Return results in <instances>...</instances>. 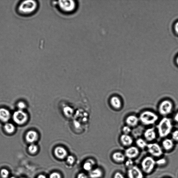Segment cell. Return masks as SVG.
Segmentation results:
<instances>
[{
	"label": "cell",
	"instance_id": "d4e9b609",
	"mask_svg": "<svg viewBox=\"0 0 178 178\" xmlns=\"http://www.w3.org/2000/svg\"><path fill=\"white\" fill-rule=\"evenodd\" d=\"M0 174L2 178H7L9 175V172L7 169H3L0 171Z\"/></svg>",
	"mask_w": 178,
	"mask_h": 178
},
{
	"label": "cell",
	"instance_id": "ba28073f",
	"mask_svg": "<svg viewBox=\"0 0 178 178\" xmlns=\"http://www.w3.org/2000/svg\"><path fill=\"white\" fill-rule=\"evenodd\" d=\"M13 118L16 124L18 125H22L27 121L28 115L24 111L19 110L14 113Z\"/></svg>",
	"mask_w": 178,
	"mask_h": 178
},
{
	"label": "cell",
	"instance_id": "9c48e42d",
	"mask_svg": "<svg viewBox=\"0 0 178 178\" xmlns=\"http://www.w3.org/2000/svg\"><path fill=\"white\" fill-rule=\"evenodd\" d=\"M127 176L128 178H144L142 171L136 166L128 169Z\"/></svg>",
	"mask_w": 178,
	"mask_h": 178
},
{
	"label": "cell",
	"instance_id": "ab89813d",
	"mask_svg": "<svg viewBox=\"0 0 178 178\" xmlns=\"http://www.w3.org/2000/svg\"></svg>",
	"mask_w": 178,
	"mask_h": 178
},
{
	"label": "cell",
	"instance_id": "f546056e",
	"mask_svg": "<svg viewBox=\"0 0 178 178\" xmlns=\"http://www.w3.org/2000/svg\"><path fill=\"white\" fill-rule=\"evenodd\" d=\"M133 164L134 163L132 159H128L125 162V165L128 169L134 166Z\"/></svg>",
	"mask_w": 178,
	"mask_h": 178
},
{
	"label": "cell",
	"instance_id": "484cf974",
	"mask_svg": "<svg viewBox=\"0 0 178 178\" xmlns=\"http://www.w3.org/2000/svg\"><path fill=\"white\" fill-rule=\"evenodd\" d=\"M166 163L167 160L164 158H160L156 161V164L159 166L164 165Z\"/></svg>",
	"mask_w": 178,
	"mask_h": 178
},
{
	"label": "cell",
	"instance_id": "4fadbf2b",
	"mask_svg": "<svg viewBox=\"0 0 178 178\" xmlns=\"http://www.w3.org/2000/svg\"><path fill=\"white\" fill-rule=\"evenodd\" d=\"M139 121V118L136 115H131L126 118L125 122L127 126L130 127H133L138 125Z\"/></svg>",
	"mask_w": 178,
	"mask_h": 178
},
{
	"label": "cell",
	"instance_id": "d6986e66",
	"mask_svg": "<svg viewBox=\"0 0 178 178\" xmlns=\"http://www.w3.org/2000/svg\"><path fill=\"white\" fill-rule=\"evenodd\" d=\"M163 148L166 151L171 150L174 146V143L173 140L169 139H165L162 142Z\"/></svg>",
	"mask_w": 178,
	"mask_h": 178
},
{
	"label": "cell",
	"instance_id": "603a6c76",
	"mask_svg": "<svg viewBox=\"0 0 178 178\" xmlns=\"http://www.w3.org/2000/svg\"><path fill=\"white\" fill-rule=\"evenodd\" d=\"M4 129L8 133L11 134L14 132L15 128L13 124L8 123L4 126Z\"/></svg>",
	"mask_w": 178,
	"mask_h": 178
},
{
	"label": "cell",
	"instance_id": "1f68e13d",
	"mask_svg": "<svg viewBox=\"0 0 178 178\" xmlns=\"http://www.w3.org/2000/svg\"><path fill=\"white\" fill-rule=\"evenodd\" d=\"M18 107L20 110H22L23 109L25 108L26 105L24 102H20L18 103Z\"/></svg>",
	"mask_w": 178,
	"mask_h": 178
},
{
	"label": "cell",
	"instance_id": "5b68a950",
	"mask_svg": "<svg viewBox=\"0 0 178 178\" xmlns=\"http://www.w3.org/2000/svg\"><path fill=\"white\" fill-rule=\"evenodd\" d=\"M156 165V161L152 156H147L141 162L142 170L144 173L149 174L153 171Z\"/></svg>",
	"mask_w": 178,
	"mask_h": 178
},
{
	"label": "cell",
	"instance_id": "8992f818",
	"mask_svg": "<svg viewBox=\"0 0 178 178\" xmlns=\"http://www.w3.org/2000/svg\"><path fill=\"white\" fill-rule=\"evenodd\" d=\"M173 107V104L171 101L164 100L160 103L159 106V112L160 115L166 116L172 112Z\"/></svg>",
	"mask_w": 178,
	"mask_h": 178
},
{
	"label": "cell",
	"instance_id": "4dcf8cb0",
	"mask_svg": "<svg viewBox=\"0 0 178 178\" xmlns=\"http://www.w3.org/2000/svg\"><path fill=\"white\" fill-rule=\"evenodd\" d=\"M171 136L173 140L178 142V130H176L173 132Z\"/></svg>",
	"mask_w": 178,
	"mask_h": 178
},
{
	"label": "cell",
	"instance_id": "8d00e7d4",
	"mask_svg": "<svg viewBox=\"0 0 178 178\" xmlns=\"http://www.w3.org/2000/svg\"><path fill=\"white\" fill-rule=\"evenodd\" d=\"M37 178H47V177L45 175L40 174L38 176Z\"/></svg>",
	"mask_w": 178,
	"mask_h": 178
},
{
	"label": "cell",
	"instance_id": "52a82bcc",
	"mask_svg": "<svg viewBox=\"0 0 178 178\" xmlns=\"http://www.w3.org/2000/svg\"><path fill=\"white\" fill-rule=\"evenodd\" d=\"M147 148L148 152L154 157H160L163 153L162 148L158 143H150L147 145Z\"/></svg>",
	"mask_w": 178,
	"mask_h": 178
},
{
	"label": "cell",
	"instance_id": "f35d334b",
	"mask_svg": "<svg viewBox=\"0 0 178 178\" xmlns=\"http://www.w3.org/2000/svg\"><path fill=\"white\" fill-rule=\"evenodd\" d=\"M10 178H16L14 177H10Z\"/></svg>",
	"mask_w": 178,
	"mask_h": 178
},
{
	"label": "cell",
	"instance_id": "2e32d148",
	"mask_svg": "<svg viewBox=\"0 0 178 178\" xmlns=\"http://www.w3.org/2000/svg\"><path fill=\"white\" fill-rule=\"evenodd\" d=\"M126 158L125 154L119 152H115L112 155L113 160L116 162L118 163H121L125 162Z\"/></svg>",
	"mask_w": 178,
	"mask_h": 178
},
{
	"label": "cell",
	"instance_id": "e0dca14e",
	"mask_svg": "<svg viewBox=\"0 0 178 178\" xmlns=\"http://www.w3.org/2000/svg\"><path fill=\"white\" fill-rule=\"evenodd\" d=\"M10 118L9 111L5 108L0 109V120L4 122L8 121Z\"/></svg>",
	"mask_w": 178,
	"mask_h": 178
},
{
	"label": "cell",
	"instance_id": "4316f807",
	"mask_svg": "<svg viewBox=\"0 0 178 178\" xmlns=\"http://www.w3.org/2000/svg\"><path fill=\"white\" fill-rule=\"evenodd\" d=\"M75 158L73 156L71 155L68 156L66 157V162L69 164L72 165L75 162Z\"/></svg>",
	"mask_w": 178,
	"mask_h": 178
},
{
	"label": "cell",
	"instance_id": "836d02e7",
	"mask_svg": "<svg viewBox=\"0 0 178 178\" xmlns=\"http://www.w3.org/2000/svg\"><path fill=\"white\" fill-rule=\"evenodd\" d=\"M77 178H88V177L85 174L80 173L77 176Z\"/></svg>",
	"mask_w": 178,
	"mask_h": 178
},
{
	"label": "cell",
	"instance_id": "60d3db41",
	"mask_svg": "<svg viewBox=\"0 0 178 178\" xmlns=\"http://www.w3.org/2000/svg\"></svg>",
	"mask_w": 178,
	"mask_h": 178
},
{
	"label": "cell",
	"instance_id": "cb8c5ba5",
	"mask_svg": "<svg viewBox=\"0 0 178 178\" xmlns=\"http://www.w3.org/2000/svg\"><path fill=\"white\" fill-rule=\"evenodd\" d=\"M28 149V151L30 153L35 154L37 153L38 151V147L37 145L34 144H32L29 146Z\"/></svg>",
	"mask_w": 178,
	"mask_h": 178
},
{
	"label": "cell",
	"instance_id": "9a60e30c",
	"mask_svg": "<svg viewBox=\"0 0 178 178\" xmlns=\"http://www.w3.org/2000/svg\"><path fill=\"white\" fill-rule=\"evenodd\" d=\"M38 137L37 133L35 131L30 130L26 135V140L28 142L33 143L37 140Z\"/></svg>",
	"mask_w": 178,
	"mask_h": 178
},
{
	"label": "cell",
	"instance_id": "ffe728a7",
	"mask_svg": "<svg viewBox=\"0 0 178 178\" xmlns=\"http://www.w3.org/2000/svg\"><path fill=\"white\" fill-rule=\"evenodd\" d=\"M95 162L93 159H87L83 165V168L85 171H89L93 169V167L95 165Z\"/></svg>",
	"mask_w": 178,
	"mask_h": 178
},
{
	"label": "cell",
	"instance_id": "7402d4cb",
	"mask_svg": "<svg viewBox=\"0 0 178 178\" xmlns=\"http://www.w3.org/2000/svg\"><path fill=\"white\" fill-rule=\"evenodd\" d=\"M136 143L138 147L141 149H144L146 147H147L148 145L146 142L141 138L137 139Z\"/></svg>",
	"mask_w": 178,
	"mask_h": 178
},
{
	"label": "cell",
	"instance_id": "83f0119b",
	"mask_svg": "<svg viewBox=\"0 0 178 178\" xmlns=\"http://www.w3.org/2000/svg\"><path fill=\"white\" fill-rule=\"evenodd\" d=\"M124 134L128 135L131 132V127L128 126H124L122 129Z\"/></svg>",
	"mask_w": 178,
	"mask_h": 178
},
{
	"label": "cell",
	"instance_id": "d6a6232c",
	"mask_svg": "<svg viewBox=\"0 0 178 178\" xmlns=\"http://www.w3.org/2000/svg\"><path fill=\"white\" fill-rule=\"evenodd\" d=\"M113 178H125V177L122 173L117 172L115 173Z\"/></svg>",
	"mask_w": 178,
	"mask_h": 178
},
{
	"label": "cell",
	"instance_id": "277c9868",
	"mask_svg": "<svg viewBox=\"0 0 178 178\" xmlns=\"http://www.w3.org/2000/svg\"><path fill=\"white\" fill-rule=\"evenodd\" d=\"M139 121L145 126L153 125L158 121V115L151 111L147 110L142 112L139 117Z\"/></svg>",
	"mask_w": 178,
	"mask_h": 178
},
{
	"label": "cell",
	"instance_id": "f1b7e54d",
	"mask_svg": "<svg viewBox=\"0 0 178 178\" xmlns=\"http://www.w3.org/2000/svg\"><path fill=\"white\" fill-rule=\"evenodd\" d=\"M49 178H62V176L59 173L54 172L51 174Z\"/></svg>",
	"mask_w": 178,
	"mask_h": 178
},
{
	"label": "cell",
	"instance_id": "74e56055",
	"mask_svg": "<svg viewBox=\"0 0 178 178\" xmlns=\"http://www.w3.org/2000/svg\"><path fill=\"white\" fill-rule=\"evenodd\" d=\"M177 64L178 65V57H177Z\"/></svg>",
	"mask_w": 178,
	"mask_h": 178
},
{
	"label": "cell",
	"instance_id": "30bf717a",
	"mask_svg": "<svg viewBox=\"0 0 178 178\" xmlns=\"http://www.w3.org/2000/svg\"><path fill=\"white\" fill-rule=\"evenodd\" d=\"M140 154V151L138 147L131 146L129 147L125 150V155L128 159H132L136 158Z\"/></svg>",
	"mask_w": 178,
	"mask_h": 178
},
{
	"label": "cell",
	"instance_id": "5bb4252c",
	"mask_svg": "<svg viewBox=\"0 0 178 178\" xmlns=\"http://www.w3.org/2000/svg\"><path fill=\"white\" fill-rule=\"evenodd\" d=\"M120 141L122 145L126 147H130L133 142L132 137L129 135L125 134L121 135L120 138Z\"/></svg>",
	"mask_w": 178,
	"mask_h": 178
},
{
	"label": "cell",
	"instance_id": "7a4b0ae2",
	"mask_svg": "<svg viewBox=\"0 0 178 178\" xmlns=\"http://www.w3.org/2000/svg\"><path fill=\"white\" fill-rule=\"evenodd\" d=\"M52 5L56 7L60 11L66 14L73 13L77 7L76 1L72 0L53 1Z\"/></svg>",
	"mask_w": 178,
	"mask_h": 178
},
{
	"label": "cell",
	"instance_id": "e575fe53",
	"mask_svg": "<svg viewBox=\"0 0 178 178\" xmlns=\"http://www.w3.org/2000/svg\"><path fill=\"white\" fill-rule=\"evenodd\" d=\"M174 29L176 32L178 34V21L175 25Z\"/></svg>",
	"mask_w": 178,
	"mask_h": 178
},
{
	"label": "cell",
	"instance_id": "44dd1931",
	"mask_svg": "<svg viewBox=\"0 0 178 178\" xmlns=\"http://www.w3.org/2000/svg\"><path fill=\"white\" fill-rule=\"evenodd\" d=\"M89 172V177L91 178H100L103 175L102 171L99 168L93 169Z\"/></svg>",
	"mask_w": 178,
	"mask_h": 178
},
{
	"label": "cell",
	"instance_id": "6da1fadb",
	"mask_svg": "<svg viewBox=\"0 0 178 178\" xmlns=\"http://www.w3.org/2000/svg\"><path fill=\"white\" fill-rule=\"evenodd\" d=\"M38 7L36 1L26 0L21 2L17 7V11L22 16H29L35 13Z\"/></svg>",
	"mask_w": 178,
	"mask_h": 178
},
{
	"label": "cell",
	"instance_id": "8fae6325",
	"mask_svg": "<svg viewBox=\"0 0 178 178\" xmlns=\"http://www.w3.org/2000/svg\"><path fill=\"white\" fill-rule=\"evenodd\" d=\"M54 153L56 157L60 159H63L68 156V152L66 150L64 147L60 146L55 148Z\"/></svg>",
	"mask_w": 178,
	"mask_h": 178
},
{
	"label": "cell",
	"instance_id": "ac0fdd59",
	"mask_svg": "<svg viewBox=\"0 0 178 178\" xmlns=\"http://www.w3.org/2000/svg\"><path fill=\"white\" fill-rule=\"evenodd\" d=\"M110 104L113 108L119 109L121 108L122 103L121 99L117 96H113L111 98Z\"/></svg>",
	"mask_w": 178,
	"mask_h": 178
},
{
	"label": "cell",
	"instance_id": "7c38bea8",
	"mask_svg": "<svg viewBox=\"0 0 178 178\" xmlns=\"http://www.w3.org/2000/svg\"><path fill=\"white\" fill-rule=\"evenodd\" d=\"M144 136L146 140L151 142L155 140L156 138V133L154 128L147 129L145 130Z\"/></svg>",
	"mask_w": 178,
	"mask_h": 178
},
{
	"label": "cell",
	"instance_id": "3957f363",
	"mask_svg": "<svg viewBox=\"0 0 178 178\" xmlns=\"http://www.w3.org/2000/svg\"><path fill=\"white\" fill-rule=\"evenodd\" d=\"M158 132L159 136L164 138L171 133L172 129V125L170 119L166 117L163 118L157 126Z\"/></svg>",
	"mask_w": 178,
	"mask_h": 178
},
{
	"label": "cell",
	"instance_id": "d590c367",
	"mask_svg": "<svg viewBox=\"0 0 178 178\" xmlns=\"http://www.w3.org/2000/svg\"><path fill=\"white\" fill-rule=\"evenodd\" d=\"M174 119L175 121L178 123V112L175 115Z\"/></svg>",
	"mask_w": 178,
	"mask_h": 178
}]
</instances>
